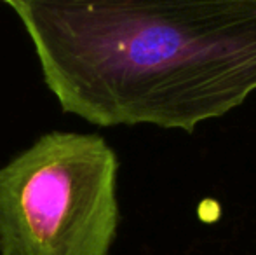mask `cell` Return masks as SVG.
I'll use <instances>...</instances> for the list:
<instances>
[{"instance_id":"6da1fadb","label":"cell","mask_w":256,"mask_h":255,"mask_svg":"<svg viewBox=\"0 0 256 255\" xmlns=\"http://www.w3.org/2000/svg\"><path fill=\"white\" fill-rule=\"evenodd\" d=\"M61 107L194 131L256 91V0H20Z\"/></svg>"},{"instance_id":"3957f363","label":"cell","mask_w":256,"mask_h":255,"mask_svg":"<svg viewBox=\"0 0 256 255\" xmlns=\"http://www.w3.org/2000/svg\"><path fill=\"white\" fill-rule=\"evenodd\" d=\"M4 2H7V4H9L10 7H14V6H16L18 2H20V0H4Z\"/></svg>"},{"instance_id":"7a4b0ae2","label":"cell","mask_w":256,"mask_h":255,"mask_svg":"<svg viewBox=\"0 0 256 255\" xmlns=\"http://www.w3.org/2000/svg\"><path fill=\"white\" fill-rule=\"evenodd\" d=\"M117 170L98 135L38 138L0 168V255H110Z\"/></svg>"}]
</instances>
